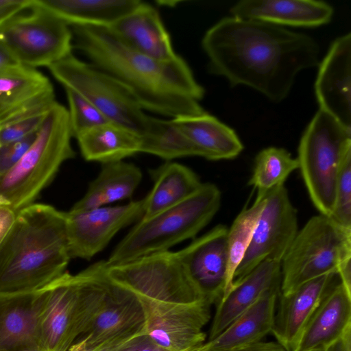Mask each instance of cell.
<instances>
[{"mask_svg":"<svg viewBox=\"0 0 351 351\" xmlns=\"http://www.w3.org/2000/svg\"><path fill=\"white\" fill-rule=\"evenodd\" d=\"M37 132L27 136L0 145V176L12 168L23 156L35 140Z\"/></svg>","mask_w":351,"mask_h":351,"instance_id":"8d00e7d4","label":"cell"},{"mask_svg":"<svg viewBox=\"0 0 351 351\" xmlns=\"http://www.w3.org/2000/svg\"><path fill=\"white\" fill-rule=\"evenodd\" d=\"M231 16L278 26L312 27L328 23L333 8L314 0H243L230 10Z\"/></svg>","mask_w":351,"mask_h":351,"instance_id":"ffe728a7","label":"cell"},{"mask_svg":"<svg viewBox=\"0 0 351 351\" xmlns=\"http://www.w3.org/2000/svg\"><path fill=\"white\" fill-rule=\"evenodd\" d=\"M221 199V191L215 184L202 183L180 203L141 219L115 247L106 264L117 265L169 250L180 242L193 239L216 215Z\"/></svg>","mask_w":351,"mask_h":351,"instance_id":"5b68a950","label":"cell"},{"mask_svg":"<svg viewBox=\"0 0 351 351\" xmlns=\"http://www.w3.org/2000/svg\"><path fill=\"white\" fill-rule=\"evenodd\" d=\"M351 258V230L342 228L329 217H312L298 230L281 261L280 293L287 294L304 283L330 273H337Z\"/></svg>","mask_w":351,"mask_h":351,"instance_id":"52a82bcc","label":"cell"},{"mask_svg":"<svg viewBox=\"0 0 351 351\" xmlns=\"http://www.w3.org/2000/svg\"><path fill=\"white\" fill-rule=\"evenodd\" d=\"M68 109L56 101L45 114L34 141L9 171L0 176V204L15 212L34 203L61 165L75 157Z\"/></svg>","mask_w":351,"mask_h":351,"instance_id":"277c9868","label":"cell"},{"mask_svg":"<svg viewBox=\"0 0 351 351\" xmlns=\"http://www.w3.org/2000/svg\"><path fill=\"white\" fill-rule=\"evenodd\" d=\"M141 137V153L154 155L167 161L200 156L199 150L172 119L149 116L146 129Z\"/></svg>","mask_w":351,"mask_h":351,"instance_id":"4dcf8cb0","label":"cell"},{"mask_svg":"<svg viewBox=\"0 0 351 351\" xmlns=\"http://www.w3.org/2000/svg\"><path fill=\"white\" fill-rule=\"evenodd\" d=\"M172 119L199 150L200 157L209 160H230L243 149L235 132L206 112Z\"/></svg>","mask_w":351,"mask_h":351,"instance_id":"484cf974","label":"cell"},{"mask_svg":"<svg viewBox=\"0 0 351 351\" xmlns=\"http://www.w3.org/2000/svg\"><path fill=\"white\" fill-rule=\"evenodd\" d=\"M68 351H86L84 348L82 343L79 341H75L73 344L69 348Z\"/></svg>","mask_w":351,"mask_h":351,"instance_id":"f6af8a7d","label":"cell"},{"mask_svg":"<svg viewBox=\"0 0 351 351\" xmlns=\"http://www.w3.org/2000/svg\"><path fill=\"white\" fill-rule=\"evenodd\" d=\"M338 278L337 273L327 274L289 293H280L271 333L287 351H294L308 321Z\"/></svg>","mask_w":351,"mask_h":351,"instance_id":"d6986e66","label":"cell"},{"mask_svg":"<svg viewBox=\"0 0 351 351\" xmlns=\"http://www.w3.org/2000/svg\"><path fill=\"white\" fill-rule=\"evenodd\" d=\"M103 351H169L156 343L147 333L141 334Z\"/></svg>","mask_w":351,"mask_h":351,"instance_id":"74e56055","label":"cell"},{"mask_svg":"<svg viewBox=\"0 0 351 351\" xmlns=\"http://www.w3.org/2000/svg\"><path fill=\"white\" fill-rule=\"evenodd\" d=\"M28 3V0H25V1L20 5L11 7L10 8H7L5 10H0V25L3 23L5 21L25 8Z\"/></svg>","mask_w":351,"mask_h":351,"instance_id":"ee69618b","label":"cell"},{"mask_svg":"<svg viewBox=\"0 0 351 351\" xmlns=\"http://www.w3.org/2000/svg\"><path fill=\"white\" fill-rule=\"evenodd\" d=\"M66 213L34 203L16 213L0 245V295L37 291L66 271Z\"/></svg>","mask_w":351,"mask_h":351,"instance_id":"3957f363","label":"cell"},{"mask_svg":"<svg viewBox=\"0 0 351 351\" xmlns=\"http://www.w3.org/2000/svg\"><path fill=\"white\" fill-rule=\"evenodd\" d=\"M38 291L0 295V351L40 347Z\"/></svg>","mask_w":351,"mask_h":351,"instance_id":"cb8c5ba5","label":"cell"},{"mask_svg":"<svg viewBox=\"0 0 351 351\" xmlns=\"http://www.w3.org/2000/svg\"><path fill=\"white\" fill-rule=\"evenodd\" d=\"M325 351H351V328L334 343L328 346Z\"/></svg>","mask_w":351,"mask_h":351,"instance_id":"60d3db41","label":"cell"},{"mask_svg":"<svg viewBox=\"0 0 351 351\" xmlns=\"http://www.w3.org/2000/svg\"><path fill=\"white\" fill-rule=\"evenodd\" d=\"M351 328V292L337 280L308 321L294 351L326 349Z\"/></svg>","mask_w":351,"mask_h":351,"instance_id":"7402d4cb","label":"cell"},{"mask_svg":"<svg viewBox=\"0 0 351 351\" xmlns=\"http://www.w3.org/2000/svg\"><path fill=\"white\" fill-rule=\"evenodd\" d=\"M47 68L64 88L84 97L110 122L139 135L146 129L149 115L132 92L110 74L73 53Z\"/></svg>","mask_w":351,"mask_h":351,"instance_id":"9c48e42d","label":"cell"},{"mask_svg":"<svg viewBox=\"0 0 351 351\" xmlns=\"http://www.w3.org/2000/svg\"><path fill=\"white\" fill-rule=\"evenodd\" d=\"M46 112L24 118L0 128V145L21 140L37 132Z\"/></svg>","mask_w":351,"mask_h":351,"instance_id":"d590c367","label":"cell"},{"mask_svg":"<svg viewBox=\"0 0 351 351\" xmlns=\"http://www.w3.org/2000/svg\"><path fill=\"white\" fill-rule=\"evenodd\" d=\"M108 27L123 44L143 55L159 60L178 56L158 11L146 2Z\"/></svg>","mask_w":351,"mask_h":351,"instance_id":"44dd1931","label":"cell"},{"mask_svg":"<svg viewBox=\"0 0 351 351\" xmlns=\"http://www.w3.org/2000/svg\"><path fill=\"white\" fill-rule=\"evenodd\" d=\"M69 25L109 27L136 10L139 0H36Z\"/></svg>","mask_w":351,"mask_h":351,"instance_id":"f546056e","label":"cell"},{"mask_svg":"<svg viewBox=\"0 0 351 351\" xmlns=\"http://www.w3.org/2000/svg\"><path fill=\"white\" fill-rule=\"evenodd\" d=\"M340 282L349 292H351V258L344 261L337 269Z\"/></svg>","mask_w":351,"mask_h":351,"instance_id":"b9f144b4","label":"cell"},{"mask_svg":"<svg viewBox=\"0 0 351 351\" xmlns=\"http://www.w3.org/2000/svg\"><path fill=\"white\" fill-rule=\"evenodd\" d=\"M73 47L134 95L143 110L171 119L200 115L205 90L179 55L156 60L123 44L107 27L69 25Z\"/></svg>","mask_w":351,"mask_h":351,"instance_id":"7a4b0ae2","label":"cell"},{"mask_svg":"<svg viewBox=\"0 0 351 351\" xmlns=\"http://www.w3.org/2000/svg\"><path fill=\"white\" fill-rule=\"evenodd\" d=\"M56 101L52 84L35 68L19 64L0 71V128L45 112Z\"/></svg>","mask_w":351,"mask_h":351,"instance_id":"e0dca14e","label":"cell"},{"mask_svg":"<svg viewBox=\"0 0 351 351\" xmlns=\"http://www.w3.org/2000/svg\"><path fill=\"white\" fill-rule=\"evenodd\" d=\"M281 263L265 260L254 268L215 305L208 340L223 331L265 292L280 289Z\"/></svg>","mask_w":351,"mask_h":351,"instance_id":"603a6c76","label":"cell"},{"mask_svg":"<svg viewBox=\"0 0 351 351\" xmlns=\"http://www.w3.org/2000/svg\"><path fill=\"white\" fill-rule=\"evenodd\" d=\"M351 151V129L319 109L303 133L297 158L314 206L329 217L335 206L339 170Z\"/></svg>","mask_w":351,"mask_h":351,"instance_id":"8992f818","label":"cell"},{"mask_svg":"<svg viewBox=\"0 0 351 351\" xmlns=\"http://www.w3.org/2000/svg\"><path fill=\"white\" fill-rule=\"evenodd\" d=\"M298 167L297 158L287 150L267 147L256 155L248 184L257 190L256 197H263L271 189L285 185L289 176Z\"/></svg>","mask_w":351,"mask_h":351,"instance_id":"1f68e13d","label":"cell"},{"mask_svg":"<svg viewBox=\"0 0 351 351\" xmlns=\"http://www.w3.org/2000/svg\"><path fill=\"white\" fill-rule=\"evenodd\" d=\"M202 46L208 71L231 86L250 87L274 102L289 94L298 74L318 66L319 47L310 36L232 16L206 31Z\"/></svg>","mask_w":351,"mask_h":351,"instance_id":"6da1fadb","label":"cell"},{"mask_svg":"<svg viewBox=\"0 0 351 351\" xmlns=\"http://www.w3.org/2000/svg\"><path fill=\"white\" fill-rule=\"evenodd\" d=\"M140 300L146 314V333L160 347L195 351L206 342L203 328L210 319L212 306L207 301L174 304Z\"/></svg>","mask_w":351,"mask_h":351,"instance_id":"4fadbf2b","label":"cell"},{"mask_svg":"<svg viewBox=\"0 0 351 351\" xmlns=\"http://www.w3.org/2000/svg\"><path fill=\"white\" fill-rule=\"evenodd\" d=\"M19 64L8 48L0 42V71Z\"/></svg>","mask_w":351,"mask_h":351,"instance_id":"7bdbcfd3","label":"cell"},{"mask_svg":"<svg viewBox=\"0 0 351 351\" xmlns=\"http://www.w3.org/2000/svg\"><path fill=\"white\" fill-rule=\"evenodd\" d=\"M141 180V169L132 163L121 160L102 164L97 178L71 210H89L130 198Z\"/></svg>","mask_w":351,"mask_h":351,"instance_id":"4316f807","label":"cell"},{"mask_svg":"<svg viewBox=\"0 0 351 351\" xmlns=\"http://www.w3.org/2000/svg\"><path fill=\"white\" fill-rule=\"evenodd\" d=\"M75 139L82 157L90 162L121 161L141 153V135L113 122L92 128Z\"/></svg>","mask_w":351,"mask_h":351,"instance_id":"83f0119b","label":"cell"},{"mask_svg":"<svg viewBox=\"0 0 351 351\" xmlns=\"http://www.w3.org/2000/svg\"><path fill=\"white\" fill-rule=\"evenodd\" d=\"M329 217L342 228L351 230V151L340 165L335 206Z\"/></svg>","mask_w":351,"mask_h":351,"instance_id":"e575fe53","label":"cell"},{"mask_svg":"<svg viewBox=\"0 0 351 351\" xmlns=\"http://www.w3.org/2000/svg\"><path fill=\"white\" fill-rule=\"evenodd\" d=\"M0 25V42L24 66H49L72 53L70 26L36 0Z\"/></svg>","mask_w":351,"mask_h":351,"instance_id":"ba28073f","label":"cell"},{"mask_svg":"<svg viewBox=\"0 0 351 351\" xmlns=\"http://www.w3.org/2000/svg\"><path fill=\"white\" fill-rule=\"evenodd\" d=\"M265 199L250 245L234 274L232 286L265 260L281 263L298 232L297 210L285 185L269 190Z\"/></svg>","mask_w":351,"mask_h":351,"instance_id":"8fae6325","label":"cell"},{"mask_svg":"<svg viewBox=\"0 0 351 351\" xmlns=\"http://www.w3.org/2000/svg\"><path fill=\"white\" fill-rule=\"evenodd\" d=\"M144 203L143 198L121 206L66 212L71 258L89 260L102 251L119 231L141 219Z\"/></svg>","mask_w":351,"mask_h":351,"instance_id":"5bb4252c","label":"cell"},{"mask_svg":"<svg viewBox=\"0 0 351 351\" xmlns=\"http://www.w3.org/2000/svg\"><path fill=\"white\" fill-rule=\"evenodd\" d=\"M12 351H45L40 347L36 348H25V349H21L17 350H12Z\"/></svg>","mask_w":351,"mask_h":351,"instance_id":"bcb514c9","label":"cell"},{"mask_svg":"<svg viewBox=\"0 0 351 351\" xmlns=\"http://www.w3.org/2000/svg\"><path fill=\"white\" fill-rule=\"evenodd\" d=\"M315 93L320 110L351 129V34L335 39L319 63Z\"/></svg>","mask_w":351,"mask_h":351,"instance_id":"ac0fdd59","label":"cell"},{"mask_svg":"<svg viewBox=\"0 0 351 351\" xmlns=\"http://www.w3.org/2000/svg\"><path fill=\"white\" fill-rule=\"evenodd\" d=\"M228 230L217 225L177 252L187 274L211 305L220 301L226 287Z\"/></svg>","mask_w":351,"mask_h":351,"instance_id":"2e32d148","label":"cell"},{"mask_svg":"<svg viewBox=\"0 0 351 351\" xmlns=\"http://www.w3.org/2000/svg\"><path fill=\"white\" fill-rule=\"evenodd\" d=\"M16 212L10 206L0 204V245L14 224Z\"/></svg>","mask_w":351,"mask_h":351,"instance_id":"ab89813d","label":"cell"},{"mask_svg":"<svg viewBox=\"0 0 351 351\" xmlns=\"http://www.w3.org/2000/svg\"><path fill=\"white\" fill-rule=\"evenodd\" d=\"M154 186L144 198V212L141 219L150 217L184 201L202 184L198 176L182 164L167 161L152 171Z\"/></svg>","mask_w":351,"mask_h":351,"instance_id":"f1b7e54d","label":"cell"},{"mask_svg":"<svg viewBox=\"0 0 351 351\" xmlns=\"http://www.w3.org/2000/svg\"><path fill=\"white\" fill-rule=\"evenodd\" d=\"M195 351H287L281 345L275 341H260L253 344L244 346L224 349L215 350L209 349L204 344Z\"/></svg>","mask_w":351,"mask_h":351,"instance_id":"f35d334b","label":"cell"},{"mask_svg":"<svg viewBox=\"0 0 351 351\" xmlns=\"http://www.w3.org/2000/svg\"><path fill=\"white\" fill-rule=\"evenodd\" d=\"M38 291L40 348L45 351H68L79 337L76 274L66 271Z\"/></svg>","mask_w":351,"mask_h":351,"instance_id":"9a60e30c","label":"cell"},{"mask_svg":"<svg viewBox=\"0 0 351 351\" xmlns=\"http://www.w3.org/2000/svg\"><path fill=\"white\" fill-rule=\"evenodd\" d=\"M308 351H325V349H323V348H317V349H313V350H308Z\"/></svg>","mask_w":351,"mask_h":351,"instance_id":"7dc6e473","label":"cell"},{"mask_svg":"<svg viewBox=\"0 0 351 351\" xmlns=\"http://www.w3.org/2000/svg\"><path fill=\"white\" fill-rule=\"evenodd\" d=\"M146 314L139 298L111 280L105 265L102 303L86 332L75 341L82 343L86 351H103L146 333Z\"/></svg>","mask_w":351,"mask_h":351,"instance_id":"7c38bea8","label":"cell"},{"mask_svg":"<svg viewBox=\"0 0 351 351\" xmlns=\"http://www.w3.org/2000/svg\"><path fill=\"white\" fill-rule=\"evenodd\" d=\"M265 202L263 197H256L254 204L243 208L237 216L228 230V267L223 298L232 289L234 274L242 261L250 245L254 230Z\"/></svg>","mask_w":351,"mask_h":351,"instance_id":"d6a6232c","label":"cell"},{"mask_svg":"<svg viewBox=\"0 0 351 351\" xmlns=\"http://www.w3.org/2000/svg\"><path fill=\"white\" fill-rule=\"evenodd\" d=\"M280 289L265 292L219 335L204 343L209 349H230L262 341L271 332Z\"/></svg>","mask_w":351,"mask_h":351,"instance_id":"d4e9b609","label":"cell"},{"mask_svg":"<svg viewBox=\"0 0 351 351\" xmlns=\"http://www.w3.org/2000/svg\"><path fill=\"white\" fill-rule=\"evenodd\" d=\"M69 104V117L73 138L98 125L110 122L95 106L84 97L64 88Z\"/></svg>","mask_w":351,"mask_h":351,"instance_id":"836d02e7","label":"cell"},{"mask_svg":"<svg viewBox=\"0 0 351 351\" xmlns=\"http://www.w3.org/2000/svg\"><path fill=\"white\" fill-rule=\"evenodd\" d=\"M106 273L111 280L147 301L189 304L206 300L177 252H155L112 265L106 263Z\"/></svg>","mask_w":351,"mask_h":351,"instance_id":"30bf717a","label":"cell"}]
</instances>
